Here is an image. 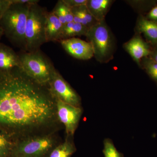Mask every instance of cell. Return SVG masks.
<instances>
[{
  "label": "cell",
  "mask_w": 157,
  "mask_h": 157,
  "mask_svg": "<svg viewBox=\"0 0 157 157\" xmlns=\"http://www.w3.org/2000/svg\"><path fill=\"white\" fill-rule=\"evenodd\" d=\"M89 29L78 23L74 21L68 23L63 26L59 41L76 36H86Z\"/></svg>",
  "instance_id": "obj_16"
},
{
  "label": "cell",
  "mask_w": 157,
  "mask_h": 157,
  "mask_svg": "<svg viewBox=\"0 0 157 157\" xmlns=\"http://www.w3.org/2000/svg\"><path fill=\"white\" fill-rule=\"evenodd\" d=\"M31 5L12 3L0 20V26L9 42L26 51L25 29Z\"/></svg>",
  "instance_id": "obj_2"
},
{
  "label": "cell",
  "mask_w": 157,
  "mask_h": 157,
  "mask_svg": "<svg viewBox=\"0 0 157 157\" xmlns=\"http://www.w3.org/2000/svg\"><path fill=\"white\" fill-rule=\"evenodd\" d=\"M148 57L157 63V45L154 46V48L151 49Z\"/></svg>",
  "instance_id": "obj_26"
},
{
  "label": "cell",
  "mask_w": 157,
  "mask_h": 157,
  "mask_svg": "<svg viewBox=\"0 0 157 157\" xmlns=\"http://www.w3.org/2000/svg\"><path fill=\"white\" fill-rule=\"evenodd\" d=\"M86 37L92 46L94 57L98 62L105 63L112 59L114 48L113 41L105 20L89 29Z\"/></svg>",
  "instance_id": "obj_5"
},
{
  "label": "cell",
  "mask_w": 157,
  "mask_h": 157,
  "mask_svg": "<svg viewBox=\"0 0 157 157\" xmlns=\"http://www.w3.org/2000/svg\"><path fill=\"white\" fill-rule=\"evenodd\" d=\"M12 3L33 5L39 2V0H11Z\"/></svg>",
  "instance_id": "obj_25"
},
{
  "label": "cell",
  "mask_w": 157,
  "mask_h": 157,
  "mask_svg": "<svg viewBox=\"0 0 157 157\" xmlns=\"http://www.w3.org/2000/svg\"><path fill=\"white\" fill-rule=\"evenodd\" d=\"M3 35H4L3 30L1 28V26H0V39H1Z\"/></svg>",
  "instance_id": "obj_27"
},
{
  "label": "cell",
  "mask_w": 157,
  "mask_h": 157,
  "mask_svg": "<svg viewBox=\"0 0 157 157\" xmlns=\"http://www.w3.org/2000/svg\"><path fill=\"white\" fill-rule=\"evenodd\" d=\"M11 4V0H0V20Z\"/></svg>",
  "instance_id": "obj_23"
},
{
  "label": "cell",
  "mask_w": 157,
  "mask_h": 157,
  "mask_svg": "<svg viewBox=\"0 0 157 157\" xmlns=\"http://www.w3.org/2000/svg\"><path fill=\"white\" fill-rule=\"evenodd\" d=\"M136 28L138 33L143 34L149 43L154 46L157 45V21L140 16L137 20Z\"/></svg>",
  "instance_id": "obj_12"
},
{
  "label": "cell",
  "mask_w": 157,
  "mask_h": 157,
  "mask_svg": "<svg viewBox=\"0 0 157 157\" xmlns=\"http://www.w3.org/2000/svg\"><path fill=\"white\" fill-rule=\"evenodd\" d=\"M21 68L18 53L8 45L0 43V70L8 71Z\"/></svg>",
  "instance_id": "obj_11"
},
{
  "label": "cell",
  "mask_w": 157,
  "mask_h": 157,
  "mask_svg": "<svg viewBox=\"0 0 157 157\" xmlns=\"http://www.w3.org/2000/svg\"><path fill=\"white\" fill-rule=\"evenodd\" d=\"M57 115L59 120L64 125L68 136H73L81 117L82 110L60 100H56Z\"/></svg>",
  "instance_id": "obj_8"
},
{
  "label": "cell",
  "mask_w": 157,
  "mask_h": 157,
  "mask_svg": "<svg viewBox=\"0 0 157 157\" xmlns=\"http://www.w3.org/2000/svg\"><path fill=\"white\" fill-rule=\"evenodd\" d=\"M59 42L66 52L74 58L87 60L94 57L92 46L87 41L75 37Z\"/></svg>",
  "instance_id": "obj_9"
},
{
  "label": "cell",
  "mask_w": 157,
  "mask_h": 157,
  "mask_svg": "<svg viewBox=\"0 0 157 157\" xmlns=\"http://www.w3.org/2000/svg\"><path fill=\"white\" fill-rule=\"evenodd\" d=\"M147 73L157 82V63L149 57L142 59L140 63Z\"/></svg>",
  "instance_id": "obj_20"
},
{
  "label": "cell",
  "mask_w": 157,
  "mask_h": 157,
  "mask_svg": "<svg viewBox=\"0 0 157 157\" xmlns=\"http://www.w3.org/2000/svg\"><path fill=\"white\" fill-rule=\"evenodd\" d=\"M124 48L135 62L140 66L142 59L149 56L151 49L140 36H136L125 43Z\"/></svg>",
  "instance_id": "obj_10"
},
{
  "label": "cell",
  "mask_w": 157,
  "mask_h": 157,
  "mask_svg": "<svg viewBox=\"0 0 157 157\" xmlns=\"http://www.w3.org/2000/svg\"><path fill=\"white\" fill-rule=\"evenodd\" d=\"M11 138L0 132V157H9L12 155L14 144Z\"/></svg>",
  "instance_id": "obj_19"
},
{
  "label": "cell",
  "mask_w": 157,
  "mask_h": 157,
  "mask_svg": "<svg viewBox=\"0 0 157 157\" xmlns=\"http://www.w3.org/2000/svg\"><path fill=\"white\" fill-rule=\"evenodd\" d=\"M48 86L56 100H60L75 107H80V97L57 70L49 81Z\"/></svg>",
  "instance_id": "obj_7"
},
{
  "label": "cell",
  "mask_w": 157,
  "mask_h": 157,
  "mask_svg": "<svg viewBox=\"0 0 157 157\" xmlns=\"http://www.w3.org/2000/svg\"><path fill=\"white\" fill-rule=\"evenodd\" d=\"M70 9L82 6H85L87 0H62Z\"/></svg>",
  "instance_id": "obj_22"
},
{
  "label": "cell",
  "mask_w": 157,
  "mask_h": 157,
  "mask_svg": "<svg viewBox=\"0 0 157 157\" xmlns=\"http://www.w3.org/2000/svg\"><path fill=\"white\" fill-rule=\"evenodd\" d=\"M48 12L38 3L30 6L25 29L26 51L40 50L41 46L47 42L45 25Z\"/></svg>",
  "instance_id": "obj_4"
},
{
  "label": "cell",
  "mask_w": 157,
  "mask_h": 157,
  "mask_svg": "<svg viewBox=\"0 0 157 157\" xmlns=\"http://www.w3.org/2000/svg\"><path fill=\"white\" fill-rule=\"evenodd\" d=\"M18 54L21 69L26 74L37 83L48 86L57 71L49 58L40 49L32 52L20 51Z\"/></svg>",
  "instance_id": "obj_3"
},
{
  "label": "cell",
  "mask_w": 157,
  "mask_h": 157,
  "mask_svg": "<svg viewBox=\"0 0 157 157\" xmlns=\"http://www.w3.org/2000/svg\"><path fill=\"white\" fill-rule=\"evenodd\" d=\"M63 26V24L52 11L48 12L45 25L47 42L59 41Z\"/></svg>",
  "instance_id": "obj_13"
},
{
  "label": "cell",
  "mask_w": 157,
  "mask_h": 157,
  "mask_svg": "<svg viewBox=\"0 0 157 157\" xmlns=\"http://www.w3.org/2000/svg\"><path fill=\"white\" fill-rule=\"evenodd\" d=\"M54 141L48 135L35 136L21 139L14 144V157H43L53 147Z\"/></svg>",
  "instance_id": "obj_6"
},
{
  "label": "cell",
  "mask_w": 157,
  "mask_h": 157,
  "mask_svg": "<svg viewBox=\"0 0 157 157\" xmlns=\"http://www.w3.org/2000/svg\"><path fill=\"white\" fill-rule=\"evenodd\" d=\"M103 152L105 157H123L122 154L118 151L112 141L109 139L104 141Z\"/></svg>",
  "instance_id": "obj_21"
},
{
  "label": "cell",
  "mask_w": 157,
  "mask_h": 157,
  "mask_svg": "<svg viewBox=\"0 0 157 157\" xmlns=\"http://www.w3.org/2000/svg\"><path fill=\"white\" fill-rule=\"evenodd\" d=\"M70 9L73 15L74 22L81 24L88 29L99 22L90 14L86 5Z\"/></svg>",
  "instance_id": "obj_15"
},
{
  "label": "cell",
  "mask_w": 157,
  "mask_h": 157,
  "mask_svg": "<svg viewBox=\"0 0 157 157\" xmlns=\"http://www.w3.org/2000/svg\"><path fill=\"white\" fill-rule=\"evenodd\" d=\"M113 2L111 0H87L86 6L93 17L100 22L105 20Z\"/></svg>",
  "instance_id": "obj_14"
},
{
  "label": "cell",
  "mask_w": 157,
  "mask_h": 157,
  "mask_svg": "<svg viewBox=\"0 0 157 157\" xmlns=\"http://www.w3.org/2000/svg\"><path fill=\"white\" fill-rule=\"evenodd\" d=\"M52 12L63 25L73 21L74 17L71 9L65 5L62 0L58 1Z\"/></svg>",
  "instance_id": "obj_17"
},
{
  "label": "cell",
  "mask_w": 157,
  "mask_h": 157,
  "mask_svg": "<svg viewBox=\"0 0 157 157\" xmlns=\"http://www.w3.org/2000/svg\"><path fill=\"white\" fill-rule=\"evenodd\" d=\"M76 151L73 142L67 139L52 151L49 157H70Z\"/></svg>",
  "instance_id": "obj_18"
},
{
  "label": "cell",
  "mask_w": 157,
  "mask_h": 157,
  "mask_svg": "<svg viewBox=\"0 0 157 157\" xmlns=\"http://www.w3.org/2000/svg\"><path fill=\"white\" fill-rule=\"evenodd\" d=\"M57 117L56 100L48 86L37 83L21 68L0 70V132L11 139L28 138Z\"/></svg>",
  "instance_id": "obj_1"
},
{
  "label": "cell",
  "mask_w": 157,
  "mask_h": 157,
  "mask_svg": "<svg viewBox=\"0 0 157 157\" xmlns=\"http://www.w3.org/2000/svg\"><path fill=\"white\" fill-rule=\"evenodd\" d=\"M146 17L152 21H157V6L150 10Z\"/></svg>",
  "instance_id": "obj_24"
}]
</instances>
